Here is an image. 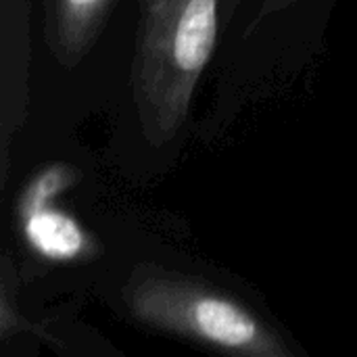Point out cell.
<instances>
[{
  "mask_svg": "<svg viewBox=\"0 0 357 357\" xmlns=\"http://www.w3.org/2000/svg\"><path fill=\"white\" fill-rule=\"evenodd\" d=\"M222 0H149L140 6L130 90L144 140L159 149L184 128L215 52Z\"/></svg>",
  "mask_w": 357,
  "mask_h": 357,
  "instance_id": "obj_1",
  "label": "cell"
},
{
  "mask_svg": "<svg viewBox=\"0 0 357 357\" xmlns=\"http://www.w3.org/2000/svg\"><path fill=\"white\" fill-rule=\"evenodd\" d=\"M146 2H149V0H138V4H140V6H142V4H146Z\"/></svg>",
  "mask_w": 357,
  "mask_h": 357,
  "instance_id": "obj_8",
  "label": "cell"
},
{
  "mask_svg": "<svg viewBox=\"0 0 357 357\" xmlns=\"http://www.w3.org/2000/svg\"><path fill=\"white\" fill-rule=\"evenodd\" d=\"M82 172L65 161H52L33 172L15 201V228L27 251L46 264L71 266L102 257V243L67 209L59 205Z\"/></svg>",
  "mask_w": 357,
  "mask_h": 357,
  "instance_id": "obj_3",
  "label": "cell"
},
{
  "mask_svg": "<svg viewBox=\"0 0 357 357\" xmlns=\"http://www.w3.org/2000/svg\"><path fill=\"white\" fill-rule=\"evenodd\" d=\"M238 2H241V0H222V6L226 8V15H228V17H230V15H232V10L238 6Z\"/></svg>",
  "mask_w": 357,
  "mask_h": 357,
  "instance_id": "obj_7",
  "label": "cell"
},
{
  "mask_svg": "<svg viewBox=\"0 0 357 357\" xmlns=\"http://www.w3.org/2000/svg\"><path fill=\"white\" fill-rule=\"evenodd\" d=\"M29 6L27 0H2V50L15 65L2 67V184L8 176V146L27 111L29 67Z\"/></svg>",
  "mask_w": 357,
  "mask_h": 357,
  "instance_id": "obj_5",
  "label": "cell"
},
{
  "mask_svg": "<svg viewBox=\"0 0 357 357\" xmlns=\"http://www.w3.org/2000/svg\"><path fill=\"white\" fill-rule=\"evenodd\" d=\"M117 0H42L44 40L63 69H75L100 40Z\"/></svg>",
  "mask_w": 357,
  "mask_h": 357,
  "instance_id": "obj_4",
  "label": "cell"
},
{
  "mask_svg": "<svg viewBox=\"0 0 357 357\" xmlns=\"http://www.w3.org/2000/svg\"><path fill=\"white\" fill-rule=\"evenodd\" d=\"M297 2L301 0H261L259 2V8H257V17H255V23L272 17V15H278L282 10H289L291 6H295Z\"/></svg>",
  "mask_w": 357,
  "mask_h": 357,
  "instance_id": "obj_6",
  "label": "cell"
},
{
  "mask_svg": "<svg viewBox=\"0 0 357 357\" xmlns=\"http://www.w3.org/2000/svg\"><path fill=\"white\" fill-rule=\"evenodd\" d=\"M126 316L142 328L245 357H293L291 341L228 289L159 264L136 266L119 289Z\"/></svg>",
  "mask_w": 357,
  "mask_h": 357,
  "instance_id": "obj_2",
  "label": "cell"
}]
</instances>
